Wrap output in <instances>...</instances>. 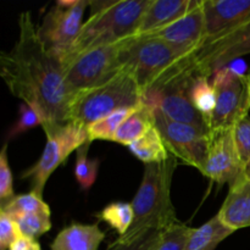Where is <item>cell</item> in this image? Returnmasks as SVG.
Wrapping results in <instances>:
<instances>
[{
    "label": "cell",
    "instance_id": "obj_25",
    "mask_svg": "<svg viewBox=\"0 0 250 250\" xmlns=\"http://www.w3.org/2000/svg\"><path fill=\"white\" fill-rule=\"evenodd\" d=\"M102 221L106 222L111 229L119 233V237L124 236L134 220V210L132 203L114 202L104 208L97 215Z\"/></svg>",
    "mask_w": 250,
    "mask_h": 250
},
{
    "label": "cell",
    "instance_id": "obj_16",
    "mask_svg": "<svg viewBox=\"0 0 250 250\" xmlns=\"http://www.w3.org/2000/svg\"><path fill=\"white\" fill-rule=\"evenodd\" d=\"M199 2L200 0H150L136 36L153 33L170 26L187 15Z\"/></svg>",
    "mask_w": 250,
    "mask_h": 250
},
{
    "label": "cell",
    "instance_id": "obj_9",
    "mask_svg": "<svg viewBox=\"0 0 250 250\" xmlns=\"http://www.w3.org/2000/svg\"><path fill=\"white\" fill-rule=\"evenodd\" d=\"M89 0L56 1L38 27V36L46 50L61 63L66 60L82 29V20Z\"/></svg>",
    "mask_w": 250,
    "mask_h": 250
},
{
    "label": "cell",
    "instance_id": "obj_10",
    "mask_svg": "<svg viewBox=\"0 0 250 250\" xmlns=\"http://www.w3.org/2000/svg\"><path fill=\"white\" fill-rule=\"evenodd\" d=\"M154 122L170 155L181 159L183 163L198 168L203 173L207 164L209 132L171 121L160 111L155 112Z\"/></svg>",
    "mask_w": 250,
    "mask_h": 250
},
{
    "label": "cell",
    "instance_id": "obj_7",
    "mask_svg": "<svg viewBox=\"0 0 250 250\" xmlns=\"http://www.w3.org/2000/svg\"><path fill=\"white\" fill-rule=\"evenodd\" d=\"M46 143L42 156L27 168L21 177L31 183V192L42 197L46 182L54 171L65 163L72 151L89 142L87 127L77 122H67L46 129Z\"/></svg>",
    "mask_w": 250,
    "mask_h": 250
},
{
    "label": "cell",
    "instance_id": "obj_32",
    "mask_svg": "<svg viewBox=\"0 0 250 250\" xmlns=\"http://www.w3.org/2000/svg\"><path fill=\"white\" fill-rule=\"evenodd\" d=\"M163 231H151L143 234L138 239L128 243H120L115 241L106 250H155L161 238Z\"/></svg>",
    "mask_w": 250,
    "mask_h": 250
},
{
    "label": "cell",
    "instance_id": "obj_26",
    "mask_svg": "<svg viewBox=\"0 0 250 250\" xmlns=\"http://www.w3.org/2000/svg\"><path fill=\"white\" fill-rule=\"evenodd\" d=\"M92 142H87L84 146H81L76 154V164H75V178L80 187L83 190H89L93 187L98 177V171H99L100 161L98 159L88 158V151Z\"/></svg>",
    "mask_w": 250,
    "mask_h": 250
},
{
    "label": "cell",
    "instance_id": "obj_20",
    "mask_svg": "<svg viewBox=\"0 0 250 250\" xmlns=\"http://www.w3.org/2000/svg\"><path fill=\"white\" fill-rule=\"evenodd\" d=\"M154 117H155V112L141 104L137 111L120 126V128L115 133L114 142L129 146L155 126Z\"/></svg>",
    "mask_w": 250,
    "mask_h": 250
},
{
    "label": "cell",
    "instance_id": "obj_34",
    "mask_svg": "<svg viewBox=\"0 0 250 250\" xmlns=\"http://www.w3.org/2000/svg\"><path fill=\"white\" fill-rule=\"evenodd\" d=\"M9 250H42V247L37 239L28 238V237H24L21 234L11 244Z\"/></svg>",
    "mask_w": 250,
    "mask_h": 250
},
{
    "label": "cell",
    "instance_id": "obj_33",
    "mask_svg": "<svg viewBox=\"0 0 250 250\" xmlns=\"http://www.w3.org/2000/svg\"><path fill=\"white\" fill-rule=\"evenodd\" d=\"M20 236L21 233L16 221L0 210V250H9Z\"/></svg>",
    "mask_w": 250,
    "mask_h": 250
},
{
    "label": "cell",
    "instance_id": "obj_21",
    "mask_svg": "<svg viewBox=\"0 0 250 250\" xmlns=\"http://www.w3.org/2000/svg\"><path fill=\"white\" fill-rule=\"evenodd\" d=\"M128 149L138 160L143 161L146 165L164 163L171 156L160 132L155 126L141 139L132 143Z\"/></svg>",
    "mask_w": 250,
    "mask_h": 250
},
{
    "label": "cell",
    "instance_id": "obj_19",
    "mask_svg": "<svg viewBox=\"0 0 250 250\" xmlns=\"http://www.w3.org/2000/svg\"><path fill=\"white\" fill-rule=\"evenodd\" d=\"M233 232V229L222 224L216 215L198 229H193L186 250H215Z\"/></svg>",
    "mask_w": 250,
    "mask_h": 250
},
{
    "label": "cell",
    "instance_id": "obj_3",
    "mask_svg": "<svg viewBox=\"0 0 250 250\" xmlns=\"http://www.w3.org/2000/svg\"><path fill=\"white\" fill-rule=\"evenodd\" d=\"M150 0H94L75 45L62 66L92 49L112 45L136 36Z\"/></svg>",
    "mask_w": 250,
    "mask_h": 250
},
{
    "label": "cell",
    "instance_id": "obj_13",
    "mask_svg": "<svg viewBox=\"0 0 250 250\" xmlns=\"http://www.w3.org/2000/svg\"><path fill=\"white\" fill-rule=\"evenodd\" d=\"M144 36L160 39L170 45L181 58L194 60L197 53L204 45L205 22L203 0L172 24Z\"/></svg>",
    "mask_w": 250,
    "mask_h": 250
},
{
    "label": "cell",
    "instance_id": "obj_17",
    "mask_svg": "<svg viewBox=\"0 0 250 250\" xmlns=\"http://www.w3.org/2000/svg\"><path fill=\"white\" fill-rule=\"evenodd\" d=\"M217 216L234 232L250 227V180L243 176L229 186V194Z\"/></svg>",
    "mask_w": 250,
    "mask_h": 250
},
{
    "label": "cell",
    "instance_id": "obj_5",
    "mask_svg": "<svg viewBox=\"0 0 250 250\" xmlns=\"http://www.w3.org/2000/svg\"><path fill=\"white\" fill-rule=\"evenodd\" d=\"M142 95L134 78L122 70L105 84L76 95L70 105L68 122L88 127L117 110L139 106Z\"/></svg>",
    "mask_w": 250,
    "mask_h": 250
},
{
    "label": "cell",
    "instance_id": "obj_18",
    "mask_svg": "<svg viewBox=\"0 0 250 250\" xmlns=\"http://www.w3.org/2000/svg\"><path fill=\"white\" fill-rule=\"evenodd\" d=\"M105 232L98 225L72 224L56 234L50 250H99Z\"/></svg>",
    "mask_w": 250,
    "mask_h": 250
},
{
    "label": "cell",
    "instance_id": "obj_6",
    "mask_svg": "<svg viewBox=\"0 0 250 250\" xmlns=\"http://www.w3.org/2000/svg\"><path fill=\"white\" fill-rule=\"evenodd\" d=\"M124 42L85 51L62 66L71 99L80 93L105 84L121 72Z\"/></svg>",
    "mask_w": 250,
    "mask_h": 250
},
{
    "label": "cell",
    "instance_id": "obj_23",
    "mask_svg": "<svg viewBox=\"0 0 250 250\" xmlns=\"http://www.w3.org/2000/svg\"><path fill=\"white\" fill-rule=\"evenodd\" d=\"M139 106L134 107H124L117 111L112 112L109 116L94 122L90 126L87 127L88 137L89 141H111L114 142L115 133L120 128L122 124L126 121L128 117H131L137 111Z\"/></svg>",
    "mask_w": 250,
    "mask_h": 250
},
{
    "label": "cell",
    "instance_id": "obj_35",
    "mask_svg": "<svg viewBox=\"0 0 250 250\" xmlns=\"http://www.w3.org/2000/svg\"><path fill=\"white\" fill-rule=\"evenodd\" d=\"M243 176L247 178V180H250V161H249L248 164H247L246 166H244Z\"/></svg>",
    "mask_w": 250,
    "mask_h": 250
},
{
    "label": "cell",
    "instance_id": "obj_30",
    "mask_svg": "<svg viewBox=\"0 0 250 250\" xmlns=\"http://www.w3.org/2000/svg\"><path fill=\"white\" fill-rule=\"evenodd\" d=\"M233 141L244 166L250 161V115L242 117L233 126Z\"/></svg>",
    "mask_w": 250,
    "mask_h": 250
},
{
    "label": "cell",
    "instance_id": "obj_24",
    "mask_svg": "<svg viewBox=\"0 0 250 250\" xmlns=\"http://www.w3.org/2000/svg\"><path fill=\"white\" fill-rule=\"evenodd\" d=\"M0 210L14 220L31 214L51 215L50 207L42 199V197L33 192L15 195L11 200L2 205Z\"/></svg>",
    "mask_w": 250,
    "mask_h": 250
},
{
    "label": "cell",
    "instance_id": "obj_1",
    "mask_svg": "<svg viewBox=\"0 0 250 250\" xmlns=\"http://www.w3.org/2000/svg\"><path fill=\"white\" fill-rule=\"evenodd\" d=\"M19 28L14 48L0 54V76L15 97L43 114L44 131L67 124L72 99L63 78L62 63L42 43L31 12L20 15Z\"/></svg>",
    "mask_w": 250,
    "mask_h": 250
},
{
    "label": "cell",
    "instance_id": "obj_31",
    "mask_svg": "<svg viewBox=\"0 0 250 250\" xmlns=\"http://www.w3.org/2000/svg\"><path fill=\"white\" fill-rule=\"evenodd\" d=\"M14 197V176L10 168L7 144L5 143L0 151V205L2 207Z\"/></svg>",
    "mask_w": 250,
    "mask_h": 250
},
{
    "label": "cell",
    "instance_id": "obj_12",
    "mask_svg": "<svg viewBox=\"0 0 250 250\" xmlns=\"http://www.w3.org/2000/svg\"><path fill=\"white\" fill-rule=\"evenodd\" d=\"M232 128L209 132L207 164L203 175L217 185L229 183L232 186L243 177L244 165L237 153Z\"/></svg>",
    "mask_w": 250,
    "mask_h": 250
},
{
    "label": "cell",
    "instance_id": "obj_15",
    "mask_svg": "<svg viewBox=\"0 0 250 250\" xmlns=\"http://www.w3.org/2000/svg\"><path fill=\"white\" fill-rule=\"evenodd\" d=\"M204 44L250 22V0H203Z\"/></svg>",
    "mask_w": 250,
    "mask_h": 250
},
{
    "label": "cell",
    "instance_id": "obj_4",
    "mask_svg": "<svg viewBox=\"0 0 250 250\" xmlns=\"http://www.w3.org/2000/svg\"><path fill=\"white\" fill-rule=\"evenodd\" d=\"M121 63L142 93L165 87L186 72H195L194 60L181 58L170 45L150 36L127 38L121 50Z\"/></svg>",
    "mask_w": 250,
    "mask_h": 250
},
{
    "label": "cell",
    "instance_id": "obj_29",
    "mask_svg": "<svg viewBox=\"0 0 250 250\" xmlns=\"http://www.w3.org/2000/svg\"><path fill=\"white\" fill-rule=\"evenodd\" d=\"M51 215L31 214L15 219L20 233L28 238L37 239L51 229Z\"/></svg>",
    "mask_w": 250,
    "mask_h": 250
},
{
    "label": "cell",
    "instance_id": "obj_36",
    "mask_svg": "<svg viewBox=\"0 0 250 250\" xmlns=\"http://www.w3.org/2000/svg\"><path fill=\"white\" fill-rule=\"evenodd\" d=\"M247 83H248V88H249V93H250V70H249V72L247 73Z\"/></svg>",
    "mask_w": 250,
    "mask_h": 250
},
{
    "label": "cell",
    "instance_id": "obj_27",
    "mask_svg": "<svg viewBox=\"0 0 250 250\" xmlns=\"http://www.w3.org/2000/svg\"><path fill=\"white\" fill-rule=\"evenodd\" d=\"M38 126H45V119H44L43 114L37 107L31 106L26 103H22L20 105L19 119L7 131V141L16 138V137L21 136L29 129L36 128Z\"/></svg>",
    "mask_w": 250,
    "mask_h": 250
},
{
    "label": "cell",
    "instance_id": "obj_8",
    "mask_svg": "<svg viewBox=\"0 0 250 250\" xmlns=\"http://www.w3.org/2000/svg\"><path fill=\"white\" fill-rule=\"evenodd\" d=\"M211 84L216 92V107L208 122L209 132L232 128L250 114L247 75L237 68L236 63L229 62L212 75Z\"/></svg>",
    "mask_w": 250,
    "mask_h": 250
},
{
    "label": "cell",
    "instance_id": "obj_28",
    "mask_svg": "<svg viewBox=\"0 0 250 250\" xmlns=\"http://www.w3.org/2000/svg\"><path fill=\"white\" fill-rule=\"evenodd\" d=\"M192 232V227L178 222L161 232L160 242L155 250H186Z\"/></svg>",
    "mask_w": 250,
    "mask_h": 250
},
{
    "label": "cell",
    "instance_id": "obj_22",
    "mask_svg": "<svg viewBox=\"0 0 250 250\" xmlns=\"http://www.w3.org/2000/svg\"><path fill=\"white\" fill-rule=\"evenodd\" d=\"M189 98L193 106L204 117L208 125L216 107V92L209 78L204 76H195L190 85Z\"/></svg>",
    "mask_w": 250,
    "mask_h": 250
},
{
    "label": "cell",
    "instance_id": "obj_11",
    "mask_svg": "<svg viewBox=\"0 0 250 250\" xmlns=\"http://www.w3.org/2000/svg\"><path fill=\"white\" fill-rule=\"evenodd\" d=\"M250 54V22L208 42L194 58L197 76L212 77L219 68Z\"/></svg>",
    "mask_w": 250,
    "mask_h": 250
},
{
    "label": "cell",
    "instance_id": "obj_14",
    "mask_svg": "<svg viewBox=\"0 0 250 250\" xmlns=\"http://www.w3.org/2000/svg\"><path fill=\"white\" fill-rule=\"evenodd\" d=\"M195 76L197 73L194 71H189L160 88L163 97L158 111L171 121L189 125L198 129L209 132L207 121L193 106L189 98L190 85Z\"/></svg>",
    "mask_w": 250,
    "mask_h": 250
},
{
    "label": "cell",
    "instance_id": "obj_2",
    "mask_svg": "<svg viewBox=\"0 0 250 250\" xmlns=\"http://www.w3.org/2000/svg\"><path fill=\"white\" fill-rule=\"evenodd\" d=\"M176 168L177 159L172 155L164 163L146 166L143 180L132 200L133 224L124 236L116 239L117 242H133L148 232L164 231L180 222L171 200V185Z\"/></svg>",
    "mask_w": 250,
    "mask_h": 250
}]
</instances>
